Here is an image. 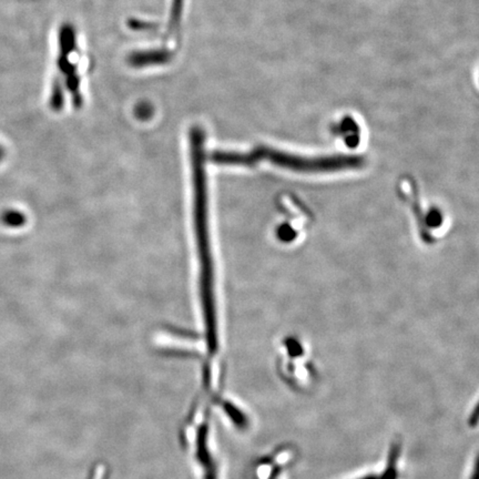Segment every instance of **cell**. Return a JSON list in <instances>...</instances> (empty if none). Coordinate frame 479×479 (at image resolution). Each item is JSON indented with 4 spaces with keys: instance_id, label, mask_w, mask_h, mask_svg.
<instances>
[{
    "instance_id": "obj_4",
    "label": "cell",
    "mask_w": 479,
    "mask_h": 479,
    "mask_svg": "<svg viewBox=\"0 0 479 479\" xmlns=\"http://www.w3.org/2000/svg\"><path fill=\"white\" fill-rule=\"evenodd\" d=\"M182 6H183V0H173L171 11V28H176V26L179 23L182 13Z\"/></svg>"
},
{
    "instance_id": "obj_8",
    "label": "cell",
    "mask_w": 479,
    "mask_h": 479,
    "mask_svg": "<svg viewBox=\"0 0 479 479\" xmlns=\"http://www.w3.org/2000/svg\"><path fill=\"white\" fill-rule=\"evenodd\" d=\"M3 156H4V150L3 148L0 146V160L3 159Z\"/></svg>"
},
{
    "instance_id": "obj_1",
    "label": "cell",
    "mask_w": 479,
    "mask_h": 479,
    "mask_svg": "<svg viewBox=\"0 0 479 479\" xmlns=\"http://www.w3.org/2000/svg\"><path fill=\"white\" fill-rule=\"evenodd\" d=\"M170 58V53L163 50H149L136 53L130 56L129 63L134 67L154 66L166 63Z\"/></svg>"
},
{
    "instance_id": "obj_2",
    "label": "cell",
    "mask_w": 479,
    "mask_h": 479,
    "mask_svg": "<svg viewBox=\"0 0 479 479\" xmlns=\"http://www.w3.org/2000/svg\"><path fill=\"white\" fill-rule=\"evenodd\" d=\"M399 454H401V443L399 441H394L392 445L391 451H389V459H387V465H386L385 472L383 473L380 479H396L397 473H396V467H397V461H399Z\"/></svg>"
},
{
    "instance_id": "obj_5",
    "label": "cell",
    "mask_w": 479,
    "mask_h": 479,
    "mask_svg": "<svg viewBox=\"0 0 479 479\" xmlns=\"http://www.w3.org/2000/svg\"><path fill=\"white\" fill-rule=\"evenodd\" d=\"M479 423V402L477 403L476 407H475L474 411L470 414L469 416V426L475 427L477 424Z\"/></svg>"
},
{
    "instance_id": "obj_6",
    "label": "cell",
    "mask_w": 479,
    "mask_h": 479,
    "mask_svg": "<svg viewBox=\"0 0 479 479\" xmlns=\"http://www.w3.org/2000/svg\"><path fill=\"white\" fill-rule=\"evenodd\" d=\"M470 479H479V455L477 456L476 462H475L474 470H473Z\"/></svg>"
},
{
    "instance_id": "obj_7",
    "label": "cell",
    "mask_w": 479,
    "mask_h": 479,
    "mask_svg": "<svg viewBox=\"0 0 479 479\" xmlns=\"http://www.w3.org/2000/svg\"><path fill=\"white\" fill-rule=\"evenodd\" d=\"M361 479H380V477L375 476V475H368V476Z\"/></svg>"
},
{
    "instance_id": "obj_3",
    "label": "cell",
    "mask_w": 479,
    "mask_h": 479,
    "mask_svg": "<svg viewBox=\"0 0 479 479\" xmlns=\"http://www.w3.org/2000/svg\"><path fill=\"white\" fill-rule=\"evenodd\" d=\"M3 220L4 222L7 225L19 227V225H23L25 217L21 213H19V212H8V213L4 215Z\"/></svg>"
}]
</instances>
